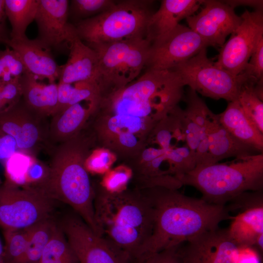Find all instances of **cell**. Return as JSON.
Listing matches in <instances>:
<instances>
[{
  "mask_svg": "<svg viewBox=\"0 0 263 263\" xmlns=\"http://www.w3.org/2000/svg\"><path fill=\"white\" fill-rule=\"evenodd\" d=\"M154 210L152 232L134 263L165 249L181 245L203 232L219 228L231 217L226 206L210 204L163 187L142 189Z\"/></svg>",
  "mask_w": 263,
  "mask_h": 263,
  "instance_id": "cell-1",
  "label": "cell"
},
{
  "mask_svg": "<svg viewBox=\"0 0 263 263\" xmlns=\"http://www.w3.org/2000/svg\"><path fill=\"white\" fill-rule=\"evenodd\" d=\"M183 84L172 70H146L135 81L102 97L98 113L120 116L150 132L184 97Z\"/></svg>",
  "mask_w": 263,
  "mask_h": 263,
  "instance_id": "cell-2",
  "label": "cell"
},
{
  "mask_svg": "<svg viewBox=\"0 0 263 263\" xmlns=\"http://www.w3.org/2000/svg\"><path fill=\"white\" fill-rule=\"evenodd\" d=\"M92 139L81 132L58 144L48 168L33 186L56 201L69 205L97 235L102 236L94 209V190L85 162Z\"/></svg>",
  "mask_w": 263,
  "mask_h": 263,
  "instance_id": "cell-3",
  "label": "cell"
},
{
  "mask_svg": "<svg viewBox=\"0 0 263 263\" xmlns=\"http://www.w3.org/2000/svg\"><path fill=\"white\" fill-rule=\"evenodd\" d=\"M94 190L95 218L102 236L134 263L152 232L154 210L149 199L136 188L110 193L99 185Z\"/></svg>",
  "mask_w": 263,
  "mask_h": 263,
  "instance_id": "cell-4",
  "label": "cell"
},
{
  "mask_svg": "<svg viewBox=\"0 0 263 263\" xmlns=\"http://www.w3.org/2000/svg\"><path fill=\"white\" fill-rule=\"evenodd\" d=\"M179 180L196 188L207 202L226 206L244 192L263 190V153L196 167Z\"/></svg>",
  "mask_w": 263,
  "mask_h": 263,
  "instance_id": "cell-5",
  "label": "cell"
},
{
  "mask_svg": "<svg viewBox=\"0 0 263 263\" xmlns=\"http://www.w3.org/2000/svg\"><path fill=\"white\" fill-rule=\"evenodd\" d=\"M152 1L124 0L108 10L75 23L78 37L86 44L109 43L146 38Z\"/></svg>",
  "mask_w": 263,
  "mask_h": 263,
  "instance_id": "cell-6",
  "label": "cell"
},
{
  "mask_svg": "<svg viewBox=\"0 0 263 263\" xmlns=\"http://www.w3.org/2000/svg\"><path fill=\"white\" fill-rule=\"evenodd\" d=\"M86 44L98 57L101 97L133 81L145 68L150 47L146 38Z\"/></svg>",
  "mask_w": 263,
  "mask_h": 263,
  "instance_id": "cell-7",
  "label": "cell"
},
{
  "mask_svg": "<svg viewBox=\"0 0 263 263\" xmlns=\"http://www.w3.org/2000/svg\"><path fill=\"white\" fill-rule=\"evenodd\" d=\"M171 70L178 74L185 86L205 96L228 102L238 100L250 80L244 73L234 75L217 67L207 57V48Z\"/></svg>",
  "mask_w": 263,
  "mask_h": 263,
  "instance_id": "cell-8",
  "label": "cell"
},
{
  "mask_svg": "<svg viewBox=\"0 0 263 263\" xmlns=\"http://www.w3.org/2000/svg\"><path fill=\"white\" fill-rule=\"evenodd\" d=\"M56 202L35 187L7 179L0 187V225L3 230L32 226L53 217Z\"/></svg>",
  "mask_w": 263,
  "mask_h": 263,
  "instance_id": "cell-9",
  "label": "cell"
},
{
  "mask_svg": "<svg viewBox=\"0 0 263 263\" xmlns=\"http://www.w3.org/2000/svg\"><path fill=\"white\" fill-rule=\"evenodd\" d=\"M57 223L79 263H132L108 240L95 234L78 215L67 214Z\"/></svg>",
  "mask_w": 263,
  "mask_h": 263,
  "instance_id": "cell-10",
  "label": "cell"
},
{
  "mask_svg": "<svg viewBox=\"0 0 263 263\" xmlns=\"http://www.w3.org/2000/svg\"><path fill=\"white\" fill-rule=\"evenodd\" d=\"M241 17V23L221 46L214 62L217 67L234 75L244 71L252 53L263 38L262 9L252 12L246 10Z\"/></svg>",
  "mask_w": 263,
  "mask_h": 263,
  "instance_id": "cell-11",
  "label": "cell"
},
{
  "mask_svg": "<svg viewBox=\"0 0 263 263\" xmlns=\"http://www.w3.org/2000/svg\"><path fill=\"white\" fill-rule=\"evenodd\" d=\"M209 44L188 26L179 24L150 43L147 70H171L189 59Z\"/></svg>",
  "mask_w": 263,
  "mask_h": 263,
  "instance_id": "cell-12",
  "label": "cell"
},
{
  "mask_svg": "<svg viewBox=\"0 0 263 263\" xmlns=\"http://www.w3.org/2000/svg\"><path fill=\"white\" fill-rule=\"evenodd\" d=\"M46 119L29 109L21 99L0 113V130L13 138L17 150L33 153L42 143L48 142Z\"/></svg>",
  "mask_w": 263,
  "mask_h": 263,
  "instance_id": "cell-13",
  "label": "cell"
},
{
  "mask_svg": "<svg viewBox=\"0 0 263 263\" xmlns=\"http://www.w3.org/2000/svg\"><path fill=\"white\" fill-rule=\"evenodd\" d=\"M69 3L67 0H38L35 19L38 30L36 39L50 51L69 49L77 36L75 26L68 21Z\"/></svg>",
  "mask_w": 263,
  "mask_h": 263,
  "instance_id": "cell-14",
  "label": "cell"
},
{
  "mask_svg": "<svg viewBox=\"0 0 263 263\" xmlns=\"http://www.w3.org/2000/svg\"><path fill=\"white\" fill-rule=\"evenodd\" d=\"M202 5L199 13L186 19L188 27L209 46H222L240 25L242 18L225 1L203 0Z\"/></svg>",
  "mask_w": 263,
  "mask_h": 263,
  "instance_id": "cell-15",
  "label": "cell"
},
{
  "mask_svg": "<svg viewBox=\"0 0 263 263\" xmlns=\"http://www.w3.org/2000/svg\"><path fill=\"white\" fill-rule=\"evenodd\" d=\"M186 242L181 247L184 263H238L239 246L227 228L207 231Z\"/></svg>",
  "mask_w": 263,
  "mask_h": 263,
  "instance_id": "cell-16",
  "label": "cell"
},
{
  "mask_svg": "<svg viewBox=\"0 0 263 263\" xmlns=\"http://www.w3.org/2000/svg\"><path fill=\"white\" fill-rule=\"evenodd\" d=\"M2 42L19 54L28 72L39 80L46 79L53 83L59 79L61 66L57 64L51 51L36 39L8 38Z\"/></svg>",
  "mask_w": 263,
  "mask_h": 263,
  "instance_id": "cell-17",
  "label": "cell"
},
{
  "mask_svg": "<svg viewBox=\"0 0 263 263\" xmlns=\"http://www.w3.org/2000/svg\"><path fill=\"white\" fill-rule=\"evenodd\" d=\"M69 49L68 59L61 66L58 83L74 84L88 82L98 84V59L96 52L78 36L72 41Z\"/></svg>",
  "mask_w": 263,
  "mask_h": 263,
  "instance_id": "cell-18",
  "label": "cell"
},
{
  "mask_svg": "<svg viewBox=\"0 0 263 263\" xmlns=\"http://www.w3.org/2000/svg\"><path fill=\"white\" fill-rule=\"evenodd\" d=\"M203 0H163L157 11L150 17L146 38L151 43L173 30L184 19L194 15Z\"/></svg>",
  "mask_w": 263,
  "mask_h": 263,
  "instance_id": "cell-19",
  "label": "cell"
},
{
  "mask_svg": "<svg viewBox=\"0 0 263 263\" xmlns=\"http://www.w3.org/2000/svg\"><path fill=\"white\" fill-rule=\"evenodd\" d=\"M209 143L210 166L229 157L240 158L263 153L231 135L214 114L205 127Z\"/></svg>",
  "mask_w": 263,
  "mask_h": 263,
  "instance_id": "cell-20",
  "label": "cell"
},
{
  "mask_svg": "<svg viewBox=\"0 0 263 263\" xmlns=\"http://www.w3.org/2000/svg\"><path fill=\"white\" fill-rule=\"evenodd\" d=\"M97 106L81 103L70 106L51 116L49 123L48 142L57 145L79 133Z\"/></svg>",
  "mask_w": 263,
  "mask_h": 263,
  "instance_id": "cell-21",
  "label": "cell"
},
{
  "mask_svg": "<svg viewBox=\"0 0 263 263\" xmlns=\"http://www.w3.org/2000/svg\"><path fill=\"white\" fill-rule=\"evenodd\" d=\"M19 81L23 103L42 117H51L57 105V84L41 83L29 73L22 75Z\"/></svg>",
  "mask_w": 263,
  "mask_h": 263,
  "instance_id": "cell-22",
  "label": "cell"
},
{
  "mask_svg": "<svg viewBox=\"0 0 263 263\" xmlns=\"http://www.w3.org/2000/svg\"><path fill=\"white\" fill-rule=\"evenodd\" d=\"M218 119L234 137L263 153V133L247 118L238 100L229 102Z\"/></svg>",
  "mask_w": 263,
  "mask_h": 263,
  "instance_id": "cell-23",
  "label": "cell"
},
{
  "mask_svg": "<svg viewBox=\"0 0 263 263\" xmlns=\"http://www.w3.org/2000/svg\"><path fill=\"white\" fill-rule=\"evenodd\" d=\"M228 233L239 246H255L263 237V205L243 209L232 218Z\"/></svg>",
  "mask_w": 263,
  "mask_h": 263,
  "instance_id": "cell-24",
  "label": "cell"
},
{
  "mask_svg": "<svg viewBox=\"0 0 263 263\" xmlns=\"http://www.w3.org/2000/svg\"><path fill=\"white\" fill-rule=\"evenodd\" d=\"M38 0H4L6 18L11 25L9 38L22 39L27 38L26 31L35 20Z\"/></svg>",
  "mask_w": 263,
  "mask_h": 263,
  "instance_id": "cell-25",
  "label": "cell"
},
{
  "mask_svg": "<svg viewBox=\"0 0 263 263\" xmlns=\"http://www.w3.org/2000/svg\"><path fill=\"white\" fill-rule=\"evenodd\" d=\"M57 85V105L54 114L83 101L98 106L101 98L99 87L96 83L83 82L73 85L58 83Z\"/></svg>",
  "mask_w": 263,
  "mask_h": 263,
  "instance_id": "cell-26",
  "label": "cell"
},
{
  "mask_svg": "<svg viewBox=\"0 0 263 263\" xmlns=\"http://www.w3.org/2000/svg\"><path fill=\"white\" fill-rule=\"evenodd\" d=\"M183 110L178 106L175 107L165 118L159 121L150 133L160 148L166 151L172 148L171 142L185 141L181 124Z\"/></svg>",
  "mask_w": 263,
  "mask_h": 263,
  "instance_id": "cell-27",
  "label": "cell"
},
{
  "mask_svg": "<svg viewBox=\"0 0 263 263\" xmlns=\"http://www.w3.org/2000/svg\"><path fill=\"white\" fill-rule=\"evenodd\" d=\"M56 225V221L51 217L30 227L27 247L20 263H38Z\"/></svg>",
  "mask_w": 263,
  "mask_h": 263,
  "instance_id": "cell-28",
  "label": "cell"
},
{
  "mask_svg": "<svg viewBox=\"0 0 263 263\" xmlns=\"http://www.w3.org/2000/svg\"><path fill=\"white\" fill-rule=\"evenodd\" d=\"M30 227L19 230H3V263H20L29 240Z\"/></svg>",
  "mask_w": 263,
  "mask_h": 263,
  "instance_id": "cell-29",
  "label": "cell"
},
{
  "mask_svg": "<svg viewBox=\"0 0 263 263\" xmlns=\"http://www.w3.org/2000/svg\"><path fill=\"white\" fill-rule=\"evenodd\" d=\"M165 154L169 165L168 171L178 180L196 167L195 152L187 145L170 149L165 151Z\"/></svg>",
  "mask_w": 263,
  "mask_h": 263,
  "instance_id": "cell-30",
  "label": "cell"
},
{
  "mask_svg": "<svg viewBox=\"0 0 263 263\" xmlns=\"http://www.w3.org/2000/svg\"><path fill=\"white\" fill-rule=\"evenodd\" d=\"M255 85L251 83L246 84L238 100L247 118L263 133V102L254 91Z\"/></svg>",
  "mask_w": 263,
  "mask_h": 263,
  "instance_id": "cell-31",
  "label": "cell"
},
{
  "mask_svg": "<svg viewBox=\"0 0 263 263\" xmlns=\"http://www.w3.org/2000/svg\"><path fill=\"white\" fill-rule=\"evenodd\" d=\"M116 2L113 0H72L69 5V17L75 23L108 10Z\"/></svg>",
  "mask_w": 263,
  "mask_h": 263,
  "instance_id": "cell-32",
  "label": "cell"
},
{
  "mask_svg": "<svg viewBox=\"0 0 263 263\" xmlns=\"http://www.w3.org/2000/svg\"><path fill=\"white\" fill-rule=\"evenodd\" d=\"M73 254L64 233L57 223L38 263H56L62 258Z\"/></svg>",
  "mask_w": 263,
  "mask_h": 263,
  "instance_id": "cell-33",
  "label": "cell"
},
{
  "mask_svg": "<svg viewBox=\"0 0 263 263\" xmlns=\"http://www.w3.org/2000/svg\"><path fill=\"white\" fill-rule=\"evenodd\" d=\"M28 73L19 54L7 47L0 50V86Z\"/></svg>",
  "mask_w": 263,
  "mask_h": 263,
  "instance_id": "cell-34",
  "label": "cell"
},
{
  "mask_svg": "<svg viewBox=\"0 0 263 263\" xmlns=\"http://www.w3.org/2000/svg\"><path fill=\"white\" fill-rule=\"evenodd\" d=\"M186 108L185 115L192 122L203 128L214 115L205 102L198 95L197 92L188 88L184 98Z\"/></svg>",
  "mask_w": 263,
  "mask_h": 263,
  "instance_id": "cell-35",
  "label": "cell"
},
{
  "mask_svg": "<svg viewBox=\"0 0 263 263\" xmlns=\"http://www.w3.org/2000/svg\"><path fill=\"white\" fill-rule=\"evenodd\" d=\"M132 176V171L129 167L120 166L106 172L99 185L109 192L119 193L127 189Z\"/></svg>",
  "mask_w": 263,
  "mask_h": 263,
  "instance_id": "cell-36",
  "label": "cell"
},
{
  "mask_svg": "<svg viewBox=\"0 0 263 263\" xmlns=\"http://www.w3.org/2000/svg\"><path fill=\"white\" fill-rule=\"evenodd\" d=\"M113 160L112 152L105 148L99 149L89 154L85 167L88 172L103 174L109 170Z\"/></svg>",
  "mask_w": 263,
  "mask_h": 263,
  "instance_id": "cell-37",
  "label": "cell"
},
{
  "mask_svg": "<svg viewBox=\"0 0 263 263\" xmlns=\"http://www.w3.org/2000/svg\"><path fill=\"white\" fill-rule=\"evenodd\" d=\"M181 124L187 146L190 150L195 152L203 134L206 133V129L205 127H200L188 119L185 115L183 110L181 116Z\"/></svg>",
  "mask_w": 263,
  "mask_h": 263,
  "instance_id": "cell-38",
  "label": "cell"
},
{
  "mask_svg": "<svg viewBox=\"0 0 263 263\" xmlns=\"http://www.w3.org/2000/svg\"><path fill=\"white\" fill-rule=\"evenodd\" d=\"M242 73L257 80L263 78V38L260 40L252 53Z\"/></svg>",
  "mask_w": 263,
  "mask_h": 263,
  "instance_id": "cell-39",
  "label": "cell"
},
{
  "mask_svg": "<svg viewBox=\"0 0 263 263\" xmlns=\"http://www.w3.org/2000/svg\"><path fill=\"white\" fill-rule=\"evenodd\" d=\"M181 245L150 255L137 263H184L181 252Z\"/></svg>",
  "mask_w": 263,
  "mask_h": 263,
  "instance_id": "cell-40",
  "label": "cell"
},
{
  "mask_svg": "<svg viewBox=\"0 0 263 263\" xmlns=\"http://www.w3.org/2000/svg\"><path fill=\"white\" fill-rule=\"evenodd\" d=\"M19 79H13L0 87V95L6 108L15 104L21 99Z\"/></svg>",
  "mask_w": 263,
  "mask_h": 263,
  "instance_id": "cell-41",
  "label": "cell"
},
{
  "mask_svg": "<svg viewBox=\"0 0 263 263\" xmlns=\"http://www.w3.org/2000/svg\"><path fill=\"white\" fill-rule=\"evenodd\" d=\"M195 152L196 167L210 166L209 143L206 133L202 135L200 142Z\"/></svg>",
  "mask_w": 263,
  "mask_h": 263,
  "instance_id": "cell-42",
  "label": "cell"
},
{
  "mask_svg": "<svg viewBox=\"0 0 263 263\" xmlns=\"http://www.w3.org/2000/svg\"><path fill=\"white\" fill-rule=\"evenodd\" d=\"M17 150L13 138L0 130V160L10 158Z\"/></svg>",
  "mask_w": 263,
  "mask_h": 263,
  "instance_id": "cell-43",
  "label": "cell"
},
{
  "mask_svg": "<svg viewBox=\"0 0 263 263\" xmlns=\"http://www.w3.org/2000/svg\"><path fill=\"white\" fill-rule=\"evenodd\" d=\"M6 18L4 9V0H0V42L9 38L7 36L5 20Z\"/></svg>",
  "mask_w": 263,
  "mask_h": 263,
  "instance_id": "cell-44",
  "label": "cell"
},
{
  "mask_svg": "<svg viewBox=\"0 0 263 263\" xmlns=\"http://www.w3.org/2000/svg\"><path fill=\"white\" fill-rule=\"evenodd\" d=\"M227 4L234 8L238 5H249L256 7V9H262L263 1L262 0H225Z\"/></svg>",
  "mask_w": 263,
  "mask_h": 263,
  "instance_id": "cell-45",
  "label": "cell"
},
{
  "mask_svg": "<svg viewBox=\"0 0 263 263\" xmlns=\"http://www.w3.org/2000/svg\"><path fill=\"white\" fill-rule=\"evenodd\" d=\"M56 263H79L78 260L75 256V255L74 254L66 256L60 260H59L58 262H57Z\"/></svg>",
  "mask_w": 263,
  "mask_h": 263,
  "instance_id": "cell-46",
  "label": "cell"
},
{
  "mask_svg": "<svg viewBox=\"0 0 263 263\" xmlns=\"http://www.w3.org/2000/svg\"><path fill=\"white\" fill-rule=\"evenodd\" d=\"M3 246L0 239V263H3Z\"/></svg>",
  "mask_w": 263,
  "mask_h": 263,
  "instance_id": "cell-47",
  "label": "cell"
},
{
  "mask_svg": "<svg viewBox=\"0 0 263 263\" xmlns=\"http://www.w3.org/2000/svg\"><path fill=\"white\" fill-rule=\"evenodd\" d=\"M2 184V183L0 177V187H1Z\"/></svg>",
  "mask_w": 263,
  "mask_h": 263,
  "instance_id": "cell-48",
  "label": "cell"
}]
</instances>
